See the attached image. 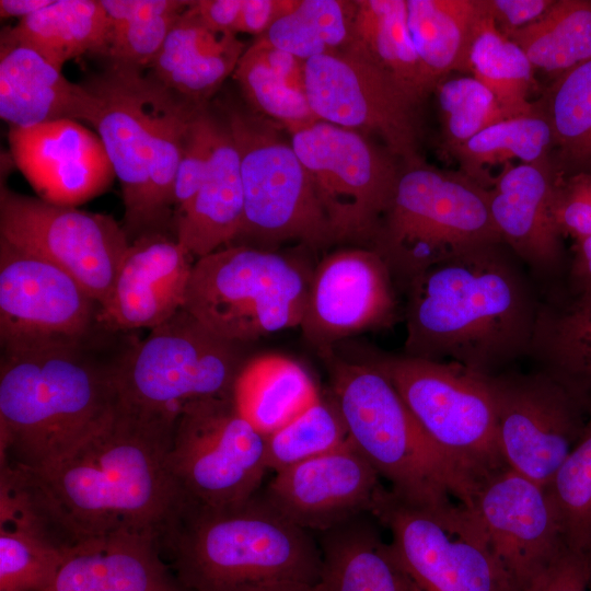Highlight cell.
Instances as JSON below:
<instances>
[{
	"label": "cell",
	"mask_w": 591,
	"mask_h": 591,
	"mask_svg": "<svg viewBox=\"0 0 591 591\" xmlns=\"http://www.w3.org/2000/svg\"><path fill=\"white\" fill-rule=\"evenodd\" d=\"M174 427L118 401L100 428L56 462L36 470L7 465L66 547L124 533L162 540L185 505L167 466Z\"/></svg>",
	"instance_id": "1"
},
{
	"label": "cell",
	"mask_w": 591,
	"mask_h": 591,
	"mask_svg": "<svg viewBox=\"0 0 591 591\" xmlns=\"http://www.w3.org/2000/svg\"><path fill=\"white\" fill-rule=\"evenodd\" d=\"M505 243L436 264L407 285L406 356L485 375L529 356L540 304Z\"/></svg>",
	"instance_id": "2"
},
{
	"label": "cell",
	"mask_w": 591,
	"mask_h": 591,
	"mask_svg": "<svg viewBox=\"0 0 591 591\" xmlns=\"http://www.w3.org/2000/svg\"><path fill=\"white\" fill-rule=\"evenodd\" d=\"M84 340L3 348L0 366L1 464L36 470L61 459L114 412V364Z\"/></svg>",
	"instance_id": "3"
},
{
	"label": "cell",
	"mask_w": 591,
	"mask_h": 591,
	"mask_svg": "<svg viewBox=\"0 0 591 591\" xmlns=\"http://www.w3.org/2000/svg\"><path fill=\"white\" fill-rule=\"evenodd\" d=\"M101 102L94 126L121 185L130 242L174 230V183L196 104L151 73L109 63L85 83Z\"/></svg>",
	"instance_id": "4"
},
{
	"label": "cell",
	"mask_w": 591,
	"mask_h": 591,
	"mask_svg": "<svg viewBox=\"0 0 591 591\" xmlns=\"http://www.w3.org/2000/svg\"><path fill=\"white\" fill-rule=\"evenodd\" d=\"M163 541L172 551L176 578L187 591H245L271 581H320L318 543L259 494L225 509L184 506Z\"/></svg>",
	"instance_id": "5"
},
{
	"label": "cell",
	"mask_w": 591,
	"mask_h": 591,
	"mask_svg": "<svg viewBox=\"0 0 591 591\" xmlns=\"http://www.w3.org/2000/svg\"><path fill=\"white\" fill-rule=\"evenodd\" d=\"M321 355L328 368L332 398L349 439L396 495L419 506L461 501L466 487L453 465L420 428L389 378L372 362Z\"/></svg>",
	"instance_id": "6"
},
{
	"label": "cell",
	"mask_w": 591,
	"mask_h": 591,
	"mask_svg": "<svg viewBox=\"0 0 591 591\" xmlns=\"http://www.w3.org/2000/svg\"><path fill=\"white\" fill-rule=\"evenodd\" d=\"M371 242L392 277L406 286L436 264L503 243L491 217L488 189L459 170L439 169L421 157L402 162Z\"/></svg>",
	"instance_id": "7"
},
{
	"label": "cell",
	"mask_w": 591,
	"mask_h": 591,
	"mask_svg": "<svg viewBox=\"0 0 591 591\" xmlns=\"http://www.w3.org/2000/svg\"><path fill=\"white\" fill-rule=\"evenodd\" d=\"M312 274L287 256L229 245L197 258L184 308L234 343L300 326Z\"/></svg>",
	"instance_id": "8"
},
{
	"label": "cell",
	"mask_w": 591,
	"mask_h": 591,
	"mask_svg": "<svg viewBox=\"0 0 591 591\" xmlns=\"http://www.w3.org/2000/svg\"><path fill=\"white\" fill-rule=\"evenodd\" d=\"M240 345L216 335L183 308L114 364L118 401L135 413L175 424L192 402L233 395L245 363Z\"/></svg>",
	"instance_id": "9"
},
{
	"label": "cell",
	"mask_w": 591,
	"mask_h": 591,
	"mask_svg": "<svg viewBox=\"0 0 591 591\" xmlns=\"http://www.w3.org/2000/svg\"><path fill=\"white\" fill-rule=\"evenodd\" d=\"M369 361L389 378L420 428L460 474L464 500L475 484L507 466L485 374L406 355H380Z\"/></svg>",
	"instance_id": "10"
},
{
	"label": "cell",
	"mask_w": 591,
	"mask_h": 591,
	"mask_svg": "<svg viewBox=\"0 0 591 591\" xmlns=\"http://www.w3.org/2000/svg\"><path fill=\"white\" fill-rule=\"evenodd\" d=\"M420 591H513L474 512L412 503L382 488L370 512Z\"/></svg>",
	"instance_id": "11"
},
{
	"label": "cell",
	"mask_w": 591,
	"mask_h": 591,
	"mask_svg": "<svg viewBox=\"0 0 591 591\" xmlns=\"http://www.w3.org/2000/svg\"><path fill=\"white\" fill-rule=\"evenodd\" d=\"M240 157L244 222L240 236L268 242L298 240L310 246L335 242L312 182L296 153L263 116L222 106Z\"/></svg>",
	"instance_id": "12"
},
{
	"label": "cell",
	"mask_w": 591,
	"mask_h": 591,
	"mask_svg": "<svg viewBox=\"0 0 591 591\" xmlns=\"http://www.w3.org/2000/svg\"><path fill=\"white\" fill-rule=\"evenodd\" d=\"M167 466L185 506L225 509L258 494L268 470L266 436L233 395L187 404L175 422Z\"/></svg>",
	"instance_id": "13"
},
{
	"label": "cell",
	"mask_w": 591,
	"mask_h": 591,
	"mask_svg": "<svg viewBox=\"0 0 591 591\" xmlns=\"http://www.w3.org/2000/svg\"><path fill=\"white\" fill-rule=\"evenodd\" d=\"M290 136L335 240L372 241L399 173L393 155L362 134L323 120Z\"/></svg>",
	"instance_id": "14"
},
{
	"label": "cell",
	"mask_w": 591,
	"mask_h": 591,
	"mask_svg": "<svg viewBox=\"0 0 591 591\" xmlns=\"http://www.w3.org/2000/svg\"><path fill=\"white\" fill-rule=\"evenodd\" d=\"M0 239L71 275L100 304L107 299L130 241L112 216L0 189Z\"/></svg>",
	"instance_id": "15"
},
{
	"label": "cell",
	"mask_w": 591,
	"mask_h": 591,
	"mask_svg": "<svg viewBox=\"0 0 591 591\" xmlns=\"http://www.w3.org/2000/svg\"><path fill=\"white\" fill-rule=\"evenodd\" d=\"M304 86L318 120L374 134L402 162L420 158V105L354 40L339 51L306 60Z\"/></svg>",
	"instance_id": "16"
},
{
	"label": "cell",
	"mask_w": 591,
	"mask_h": 591,
	"mask_svg": "<svg viewBox=\"0 0 591 591\" xmlns=\"http://www.w3.org/2000/svg\"><path fill=\"white\" fill-rule=\"evenodd\" d=\"M506 464L547 487L580 441L590 414L563 383L544 372L486 375Z\"/></svg>",
	"instance_id": "17"
},
{
	"label": "cell",
	"mask_w": 591,
	"mask_h": 591,
	"mask_svg": "<svg viewBox=\"0 0 591 591\" xmlns=\"http://www.w3.org/2000/svg\"><path fill=\"white\" fill-rule=\"evenodd\" d=\"M461 503L478 519L513 591H525L568 549L548 488L508 465L475 484Z\"/></svg>",
	"instance_id": "18"
},
{
	"label": "cell",
	"mask_w": 591,
	"mask_h": 591,
	"mask_svg": "<svg viewBox=\"0 0 591 591\" xmlns=\"http://www.w3.org/2000/svg\"><path fill=\"white\" fill-rule=\"evenodd\" d=\"M100 304L67 271L0 239V340L14 348L84 340Z\"/></svg>",
	"instance_id": "19"
},
{
	"label": "cell",
	"mask_w": 591,
	"mask_h": 591,
	"mask_svg": "<svg viewBox=\"0 0 591 591\" xmlns=\"http://www.w3.org/2000/svg\"><path fill=\"white\" fill-rule=\"evenodd\" d=\"M392 274L372 248L326 256L312 273L304 336L320 349L346 336L389 326L395 317Z\"/></svg>",
	"instance_id": "20"
},
{
	"label": "cell",
	"mask_w": 591,
	"mask_h": 591,
	"mask_svg": "<svg viewBox=\"0 0 591 591\" xmlns=\"http://www.w3.org/2000/svg\"><path fill=\"white\" fill-rule=\"evenodd\" d=\"M379 479L349 439L329 452L276 472L260 496L293 524L323 532L370 513L383 488Z\"/></svg>",
	"instance_id": "21"
},
{
	"label": "cell",
	"mask_w": 591,
	"mask_h": 591,
	"mask_svg": "<svg viewBox=\"0 0 591 591\" xmlns=\"http://www.w3.org/2000/svg\"><path fill=\"white\" fill-rule=\"evenodd\" d=\"M13 162L38 197L76 207L108 188L115 175L99 135L76 120L10 127Z\"/></svg>",
	"instance_id": "22"
},
{
	"label": "cell",
	"mask_w": 591,
	"mask_h": 591,
	"mask_svg": "<svg viewBox=\"0 0 591 591\" xmlns=\"http://www.w3.org/2000/svg\"><path fill=\"white\" fill-rule=\"evenodd\" d=\"M192 257L170 234L148 233L130 242L97 324L118 332L167 321L185 305Z\"/></svg>",
	"instance_id": "23"
},
{
	"label": "cell",
	"mask_w": 591,
	"mask_h": 591,
	"mask_svg": "<svg viewBox=\"0 0 591 591\" xmlns=\"http://www.w3.org/2000/svg\"><path fill=\"white\" fill-rule=\"evenodd\" d=\"M554 181L549 160L507 163L488 189L491 217L502 242L547 281L565 275L569 262L552 212Z\"/></svg>",
	"instance_id": "24"
},
{
	"label": "cell",
	"mask_w": 591,
	"mask_h": 591,
	"mask_svg": "<svg viewBox=\"0 0 591 591\" xmlns=\"http://www.w3.org/2000/svg\"><path fill=\"white\" fill-rule=\"evenodd\" d=\"M101 102L35 49L1 35L0 116L10 127L71 119L96 125Z\"/></svg>",
	"instance_id": "25"
},
{
	"label": "cell",
	"mask_w": 591,
	"mask_h": 591,
	"mask_svg": "<svg viewBox=\"0 0 591 591\" xmlns=\"http://www.w3.org/2000/svg\"><path fill=\"white\" fill-rule=\"evenodd\" d=\"M161 541L153 534L124 533L69 546L44 591H187L162 561Z\"/></svg>",
	"instance_id": "26"
},
{
	"label": "cell",
	"mask_w": 591,
	"mask_h": 591,
	"mask_svg": "<svg viewBox=\"0 0 591 591\" xmlns=\"http://www.w3.org/2000/svg\"><path fill=\"white\" fill-rule=\"evenodd\" d=\"M243 222L239 152L224 118L213 115L208 166L195 197L174 218V235L200 258L237 239Z\"/></svg>",
	"instance_id": "27"
},
{
	"label": "cell",
	"mask_w": 591,
	"mask_h": 591,
	"mask_svg": "<svg viewBox=\"0 0 591 591\" xmlns=\"http://www.w3.org/2000/svg\"><path fill=\"white\" fill-rule=\"evenodd\" d=\"M245 50V43L237 34L210 30L185 9L151 65L150 73L181 96L207 104L233 74Z\"/></svg>",
	"instance_id": "28"
},
{
	"label": "cell",
	"mask_w": 591,
	"mask_h": 591,
	"mask_svg": "<svg viewBox=\"0 0 591 591\" xmlns=\"http://www.w3.org/2000/svg\"><path fill=\"white\" fill-rule=\"evenodd\" d=\"M364 514L320 532L323 591H420Z\"/></svg>",
	"instance_id": "29"
},
{
	"label": "cell",
	"mask_w": 591,
	"mask_h": 591,
	"mask_svg": "<svg viewBox=\"0 0 591 591\" xmlns=\"http://www.w3.org/2000/svg\"><path fill=\"white\" fill-rule=\"evenodd\" d=\"M529 356L591 414V293L541 302Z\"/></svg>",
	"instance_id": "30"
},
{
	"label": "cell",
	"mask_w": 591,
	"mask_h": 591,
	"mask_svg": "<svg viewBox=\"0 0 591 591\" xmlns=\"http://www.w3.org/2000/svg\"><path fill=\"white\" fill-rule=\"evenodd\" d=\"M318 396L305 369L280 355H264L245 362L233 389L239 410L265 436L290 421Z\"/></svg>",
	"instance_id": "31"
},
{
	"label": "cell",
	"mask_w": 591,
	"mask_h": 591,
	"mask_svg": "<svg viewBox=\"0 0 591 591\" xmlns=\"http://www.w3.org/2000/svg\"><path fill=\"white\" fill-rule=\"evenodd\" d=\"M407 25L418 57L437 84L467 74L470 47L485 0H406Z\"/></svg>",
	"instance_id": "32"
},
{
	"label": "cell",
	"mask_w": 591,
	"mask_h": 591,
	"mask_svg": "<svg viewBox=\"0 0 591 591\" xmlns=\"http://www.w3.org/2000/svg\"><path fill=\"white\" fill-rule=\"evenodd\" d=\"M109 22L101 1L57 0L5 27L1 35L28 46L61 69L63 63L91 53L104 55Z\"/></svg>",
	"instance_id": "33"
},
{
	"label": "cell",
	"mask_w": 591,
	"mask_h": 591,
	"mask_svg": "<svg viewBox=\"0 0 591 591\" xmlns=\"http://www.w3.org/2000/svg\"><path fill=\"white\" fill-rule=\"evenodd\" d=\"M352 40L418 105L433 93L408 30L406 0H356Z\"/></svg>",
	"instance_id": "34"
},
{
	"label": "cell",
	"mask_w": 591,
	"mask_h": 591,
	"mask_svg": "<svg viewBox=\"0 0 591 591\" xmlns=\"http://www.w3.org/2000/svg\"><path fill=\"white\" fill-rule=\"evenodd\" d=\"M553 144L552 126L538 100L534 111L486 127L448 155L456 161L459 171L489 189L495 178L490 167L512 160L525 164L547 161Z\"/></svg>",
	"instance_id": "35"
},
{
	"label": "cell",
	"mask_w": 591,
	"mask_h": 591,
	"mask_svg": "<svg viewBox=\"0 0 591 591\" xmlns=\"http://www.w3.org/2000/svg\"><path fill=\"white\" fill-rule=\"evenodd\" d=\"M506 36L552 81L591 60V1L554 0L536 21Z\"/></svg>",
	"instance_id": "36"
},
{
	"label": "cell",
	"mask_w": 591,
	"mask_h": 591,
	"mask_svg": "<svg viewBox=\"0 0 591 591\" xmlns=\"http://www.w3.org/2000/svg\"><path fill=\"white\" fill-rule=\"evenodd\" d=\"M540 101L553 130L554 172L591 173V60L552 80Z\"/></svg>",
	"instance_id": "37"
},
{
	"label": "cell",
	"mask_w": 591,
	"mask_h": 591,
	"mask_svg": "<svg viewBox=\"0 0 591 591\" xmlns=\"http://www.w3.org/2000/svg\"><path fill=\"white\" fill-rule=\"evenodd\" d=\"M534 73L524 51L498 30L486 7L470 47L467 74L495 95L508 118L537 107L538 101L530 100L537 86Z\"/></svg>",
	"instance_id": "38"
},
{
	"label": "cell",
	"mask_w": 591,
	"mask_h": 591,
	"mask_svg": "<svg viewBox=\"0 0 591 591\" xmlns=\"http://www.w3.org/2000/svg\"><path fill=\"white\" fill-rule=\"evenodd\" d=\"M109 22L104 57L109 63L151 67L170 31L188 7L179 0H101Z\"/></svg>",
	"instance_id": "39"
},
{
	"label": "cell",
	"mask_w": 591,
	"mask_h": 591,
	"mask_svg": "<svg viewBox=\"0 0 591 591\" xmlns=\"http://www.w3.org/2000/svg\"><path fill=\"white\" fill-rule=\"evenodd\" d=\"M0 591H44L54 580L67 548L35 517H0Z\"/></svg>",
	"instance_id": "40"
},
{
	"label": "cell",
	"mask_w": 591,
	"mask_h": 591,
	"mask_svg": "<svg viewBox=\"0 0 591 591\" xmlns=\"http://www.w3.org/2000/svg\"><path fill=\"white\" fill-rule=\"evenodd\" d=\"M355 12L356 1L299 0L258 38L306 61L352 42Z\"/></svg>",
	"instance_id": "41"
},
{
	"label": "cell",
	"mask_w": 591,
	"mask_h": 591,
	"mask_svg": "<svg viewBox=\"0 0 591 591\" xmlns=\"http://www.w3.org/2000/svg\"><path fill=\"white\" fill-rule=\"evenodd\" d=\"M349 440L333 398L318 396L290 421L266 436L268 470L278 472L329 452Z\"/></svg>",
	"instance_id": "42"
},
{
	"label": "cell",
	"mask_w": 591,
	"mask_h": 591,
	"mask_svg": "<svg viewBox=\"0 0 591 591\" xmlns=\"http://www.w3.org/2000/svg\"><path fill=\"white\" fill-rule=\"evenodd\" d=\"M233 78L255 112L278 121L290 135L318 121L305 89L275 71L254 43L242 55Z\"/></svg>",
	"instance_id": "43"
},
{
	"label": "cell",
	"mask_w": 591,
	"mask_h": 591,
	"mask_svg": "<svg viewBox=\"0 0 591 591\" xmlns=\"http://www.w3.org/2000/svg\"><path fill=\"white\" fill-rule=\"evenodd\" d=\"M445 155L506 116L495 95L470 74L449 76L434 88Z\"/></svg>",
	"instance_id": "44"
},
{
	"label": "cell",
	"mask_w": 591,
	"mask_h": 591,
	"mask_svg": "<svg viewBox=\"0 0 591 591\" xmlns=\"http://www.w3.org/2000/svg\"><path fill=\"white\" fill-rule=\"evenodd\" d=\"M568 549L591 553V414L586 430L547 486Z\"/></svg>",
	"instance_id": "45"
},
{
	"label": "cell",
	"mask_w": 591,
	"mask_h": 591,
	"mask_svg": "<svg viewBox=\"0 0 591 591\" xmlns=\"http://www.w3.org/2000/svg\"><path fill=\"white\" fill-rule=\"evenodd\" d=\"M213 114L202 106L194 117L186 135L174 183V218L195 197L205 176L211 146Z\"/></svg>",
	"instance_id": "46"
},
{
	"label": "cell",
	"mask_w": 591,
	"mask_h": 591,
	"mask_svg": "<svg viewBox=\"0 0 591 591\" xmlns=\"http://www.w3.org/2000/svg\"><path fill=\"white\" fill-rule=\"evenodd\" d=\"M552 212L564 237L578 241L591 236V173H555Z\"/></svg>",
	"instance_id": "47"
},
{
	"label": "cell",
	"mask_w": 591,
	"mask_h": 591,
	"mask_svg": "<svg viewBox=\"0 0 591 591\" xmlns=\"http://www.w3.org/2000/svg\"><path fill=\"white\" fill-rule=\"evenodd\" d=\"M591 553L567 549L525 591H589Z\"/></svg>",
	"instance_id": "48"
},
{
	"label": "cell",
	"mask_w": 591,
	"mask_h": 591,
	"mask_svg": "<svg viewBox=\"0 0 591 591\" xmlns=\"http://www.w3.org/2000/svg\"><path fill=\"white\" fill-rule=\"evenodd\" d=\"M554 0H486L489 15L505 35L541 18Z\"/></svg>",
	"instance_id": "49"
},
{
	"label": "cell",
	"mask_w": 591,
	"mask_h": 591,
	"mask_svg": "<svg viewBox=\"0 0 591 591\" xmlns=\"http://www.w3.org/2000/svg\"><path fill=\"white\" fill-rule=\"evenodd\" d=\"M299 0H243L236 33L257 37L265 34L281 16L291 12Z\"/></svg>",
	"instance_id": "50"
},
{
	"label": "cell",
	"mask_w": 591,
	"mask_h": 591,
	"mask_svg": "<svg viewBox=\"0 0 591 591\" xmlns=\"http://www.w3.org/2000/svg\"><path fill=\"white\" fill-rule=\"evenodd\" d=\"M243 0L189 1L186 12L201 24L217 32L236 33Z\"/></svg>",
	"instance_id": "51"
},
{
	"label": "cell",
	"mask_w": 591,
	"mask_h": 591,
	"mask_svg": "<svg viewBox=\"0 0 591 591\" xmlns=\"http://www.w3.org/2000/svg\"><path fill=\"white\" fill-rule=\"evenodd\" d=\"M565 277L566 293L570 296L591 293V236L575 241Z\"/></svg>",
	"instance_id": "52"
},
{
	"label": "cell",
	"mask_w": 591,
	"mask_h": 591,
	"mask_svg": "<svg viewBox=\"0 0 591 591\" xmlns=\"http://www.w3.org/2000/svg\"><path fill=\"white\" fill-rule=\"evenodd\" d=\"M51 0H1L0 15L2 19L19 16L27 18L49 5Z\"/></svg>",
	"instance_id": "53"
},
{
	"label": "cell",
	"mask_w": 591,
	"mask_h": 591,
	"mask_svg": "<svg viewBox=\"0 0 591 591\" xmlns=\"http://www.w3.org/2000/svg\"><path fill=\"white\" fill-rule=\"evenodd\" d=\"M245 591H323L318 583L292 580L271 581L252 587Z\"/></svg>",
	"instance_id": "54"
}]
</instances>
